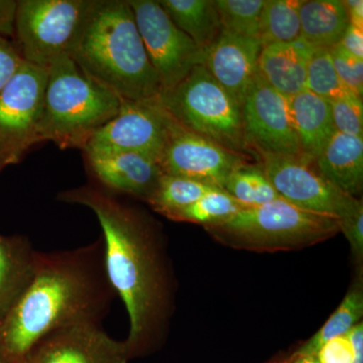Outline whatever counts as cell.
Returning <instances> with one entry per match:
<instances>
[{
    "instance_id": "1",
    "label": "cell",
    "mask_w": 363,
    "mask_h": 363,
    "mask_svg": "<svg viewBox=\"0 0 363 363\" xmlns=\"http://www.w3.org/2000/svg\"><path fill=\"white\" fill-rule=\"evenodd\" d=\"M59 199L94 212L101 225L105 267L130 317L131 357L159 338L171 312L172 286L161 241L145 218L99 188L66 191Z\"/></svg>"
},
{
    "instance_id": "2",
    "label": "cell",
    "mask_w": 363,
    "mask_h": 363,
    "mask_svg": "<svg viewBox=\"0 0 363 363\" xmlns=\"http://www.w3.org/2000/svg\"><path fill=\"white\" fill-rule=\"evenodd\" d=\"M116 296L102 238L75 250L39 252L32 279L0 320L2 350L11 363H21L50 334L100 323Z\"/></svg>"
},
{
    "instance_id": "3",
    "label": "cell",
    "mask_w": 363,
    "mask_h": 363,
    "mask_svg": "<svg viewBox=\"0 0 363 363\" xmlns=\"http://www.w3.org/2000/svg\"><path fill=\"white\" fill-rule=\"evenodd\" d=\"M69 56L121 101H143L162 93L128 0H95Z\"/></svg>"
},
{
    "instance_id": "4",
    "label": "cell",
    "mask_w": 363,
    "mask_h": 363,
    "mask_svg": "<svg viewBox=\"0 0 363 363\" xmlns=\"http://www.w3.org/2000/svg\"><path fill=\"white\" fill-rule=\"evenodd\" d=\"M121 104L118 97L88 78L69 55H63L48 67L40 142L83 150L93 135L116 116Z\"/></svg>"
},
{
    "instance_id": "5",
    "label": "cell",
    "mask_w": 363,
    "mask_h": 363,
    "mask_svg": "<svg viewBox=\"0 0 363 363\" xmlns=\"http://www.w3.org/2000/svg\"><path fill=\"white\" fill-rule=\"evenodd\" d=\"M204 227L219 242L253 252L312 247L340 233L337 217L308 211L283 198L243 208L225 220Z\"/></svg>"
},
{
    "instance_id": "6",
    "label": "cell",
    "mask_w": 363,
    "mask_h": 363,
    "mask_svg": "<svg viewBox=\"0 0 363 363\" xmlns=\"http://www.w3.org/2000/svg\"><path fill=\"white\" fill-rule=\"evenodd\" d=\"M177 123L225 149L252 156L245 142L242 111L238 100L197 65L180 83L157 96Z\"/></svg>"
},
{
    "instance_id": "7",
    "label": "cell",
    "mask_w": 363,
    "mask_h": 363,
    "mask_svg": "<svg viewBox=\"0 0 363 363\" xmlns=\"http://www.w3.org/2000/svg\"><path fill=\"white\" fill-rule=\"evenodd\" d=\"M95 0H18L14 18L16 49L23 61L48 68L69 55Z\"/></svg>"
},
{
    "instance_id": "8",
    "label": "cell",
    "mask_w": 363,
    "mask_h": 363,
    "mask_svg": "<svg viewBox=\"0 0 363 363\" xmlns=\"http://www.w3.org/2000/svg\"><path fill=\"white\" fill-rule=\"evenodd\" d=\"M48 68L23 61L0 91V172L40 143L39 124Z\"/></svg>"
},
{
    "instance_id": "9",
    "label": "cell",
    "mask_w": 363,
    "mask_h": 363,
    "mask_svg": "<svg viewBox=\"0 0 363 363\" xmlns=\"http://www.w3.org/2000/svg\"><path fill=\"white\" fill-rule=\"evenodd\" d=\"M145 51L162 91L180 83L197 65L204 50L177 28L157 0H128Z\"/></svg>"
},
{
    "instance_id": "10",
    "label": "cell",
    "mask_w": 363,
    "mask_h": 363,
    "mask_svg": "<svg viewBox=\"0 0 363 363\" xmlns=\"http://www.w3.org/2000/svg\"><path fill=\"white\" fill-rule=\"evenodd\" d=\"M257 162L279 197L298 208L342 218L360 202L329 183L314 160L300 156L260 155Z\"/></svg>"
},
{
    "instance_id": "11",
    "label": "cell",
    "mask_w": 363,
    "mask_h": 363,
    "mask_svg": "<svg viewBox=\"0 0 363 363\" xmlns=\"http://www.w3.org/2000/svg\"><path fill=\"white\" fill-rule=\"evenodd\" d=\"M171 116L157 97L143 101H123L116 117L86 143L89 155L142 152L157 159L166 145Z\"/></svg>"
},
{
    "instance_id": "12",
    "label": "cell",
    "mask_w": 363,
    "mask_h": 363,
    "mask_svg": "<svg viewBox=\"0 0 363 363\" xmlns=\"http://www.w3.org/2000/svg\"><path fill=\"white\" fill-rule=\"evenodd\" d=\"M245 142L252 156L302 154L288 98L255 73L241 104Z\"/></svg>"
},
{
    "instance_id": "13",
    "label": "cell",
    "mask_w": 363,
    "mask_h": 363,
    "mask_svg": "<svg viewBox=\"0 0 363 363\" xmlns=\"http://www.w3.org/2000/svg\"><path fill=\"white\" fill-rule=\"evenodd\" d=\"M245 162L247 157L187 130L173 117L159 160L164 175L184 177L221 189L227 176Z\"/></svg>"
},
{
    "instance_id": "14",
    "label": "cell",
    "mask_w": 363,
    "mask_h": 363,
    "mask_svg": "<svg viewBox=\"0 0 363 363\" xmlns=\"http://www.w3.org/2000/svg\"><path fill=\"white\" fill-rule=\"evenodd\" d=\"M125 341L112 338L100 323L72 325L40 341L21 363H128Z\"/></svg>"
},
{
    "instance_id": "15",
    "label": "cell",
    "mask_w": 363,
    "mask_h": 363,
    "mask_svg": "<svg viewBox=\"0 0 363 363\" xmlns=\"http://www.w3.org/2000/svg\"><path fill=\"white\" fill-rule=\"evenodd\" d=\"M262 49L259 40L222 30L204 50L202 65L241 105L257 73Z\"/></svg>"
},
{
    "instance_id": "16",
    "label": "cell",
    "mask_w": 363,
    "mask_h": 363,
    "mask_svg": "<svg viewBox=\"0 0 363 363\" xmlns=\"http://www.w3.org/2000/svg\"><path fill=\"white\" fill-rule=\"evenodd\" d=\"M90 168L104 191L147 202L164 175L156 157L142 152L89 155Z\"/></svg>"
},
{
    "instance_id": "17",
    "label": "cell",
    "mask_w": 363,
    "mask_h": 363,
    "mask_svg": "<svg viewBox=\"0 0 363 363\" xmlns=\"http://www.w3.org/2000/svg\"><path fill=\"white\" fill-rule=\"evenodd\" d=\"M314 48L303 40L262 47L257 74L286 98L306 89V78Z\"/></svg>"
},
{
    "instance_id": "18",
    "label": "cell",
    "mask_w": 363,
    "mask_h": 363,
    "mask_svg": "<svg viewBox=\"0 0 363 363\" xmlns=\"http://www.w3.org/2000/svg\"><path fill=\"white\" fill-rule=\"evenodd\" d=\"M318 172L345 194L358 198L363 186V138L335 131L315 160Z\"/></svg>"
},
{
    "instance_id": "19",
    "label": "cell",
    "mask_w": 363,
    "mask_h": 363,
    "mask_svg": "<svg viewBox=\"0 0 363 363\" xmlns=\"http://www.w3.org/2000/svg\"><path fill=\"white\" fill-rule=\"evenodd\" d=\"M288 101L302 154L315 161L336 131L330 104L307 89Z\"/></svg>"
},
{
    "instance_id": "20",
    "label": "cell",
    "mask_w": 363,
    "mask_h": 363,
    "mask_svg": "<svg viewBox=\"0 0 363 363\" xmlns=\"http://www.w3.org/2000/svg\"><path fill=\"white\" fill-rule=\"evenodd\" d=\"M38 253L26 238L0 235V320L32 279Z\"/></svg>"
},
{
    "instance_id": "21",
    "label": "cell",
    "mask_w": 363,
    "mask_h": 363,
    "mask_svg": "<svg viewBox=\"0 0 363 363\" xmlns=\"http://www.w3.org/2000/svg\"><path fill=\"white\" fill-rule=\"evenodd\" d=\"M350 25L342 0H303L301 4V40L314 49L339 44Z\"/></svg>"
},
{
    "instance_id": "22",
    "label": "cell",
    "mask_w": 363,
    "mask_h": 363,
    "mask_svg": "<svg viewBox=\"0 0 363 363\" xmlns=\"http://www.w3.org/2000/svg\"><path fill=\"white\" fill-rule=\"evenodd\" d=\"M177 28L200 49L209 47L221 33L218 11L213 0H159Z\"/></svg>"
},
{
    "instance_id": "23",
    "label": "cell",
    "mask_w": 363,
    "mask_h": 363,
    "mask_svg": "<svg viewBox=\"0 0 363 363\" xmlns=\"http://www.w3.org/2000/svg\"><path fill=\"white\" fill-rule=\"evenodd\" d=\"M362 279H357L350 289L337 309L329 317L326 323L294 353L293 357L317 354L327 341L346 335L363 316Z\"/></svg>"
},
{
    "instance_id": "24",
    "label": "cell",
    "mask_w": 363,
    "mask_h": 363,
    "mask_svg": "<svg viewBox=\"0 0 363 363\" xmlns=\"http://www.w3.org/2000/svg\"><path fill=\"white\" fill-rule=\"evenodd\" d=\"M303 0H266L260 16L262 47L301 40L300 6Z\"/></svg>"
},
{
    "instance_id": "25",
    "label": "cell",
    "mask_w": 363,
    "mask_h": 363,
    "mask_svg": "<svg viewBox=\"0 0 363 363\" xmlns=\"http://www.w3.org/2000/svg\"><path fill=\"white\" fill-rule=\"evenodd\" d=\"M216 189L221 188L184 177L164 174L147 203L157 213L169 218L176 212L190 206Z\"/></svg>"
},
{
    "instance_id": "26",
    "label": "cell",
    "mask_w": 363,
    "mask_h": 363,
    "mask_svg": "<svg viewBox=\"0 0 363 363\" xmlns=\"http://www.w3.org/2000/svg\"><path fill=\"white\" fill-rule=\"evenodd\" d=\"M222 189L245 208L259 206L281 198L259 162H245L234 169L227 176Z\"/></svg>"
},
{
    "instance_id": "27",
    "label": "cell",
    "mask_w": 363,
    "mask_h": 363,
    "mask_svg": "<svg viewBox=\"0 0 363 363\" xmlns=\"http://www.w3.org/2000/svg\"><path fill=\"white\" fill-rule=\"evenodd\" d=\"M243 208L245 207L236 201L233 196L222 189H216L203 196L190 206L176 212L169 219L206 226L225 220Z\"/></svg>"
},
{
    "instance_id": "28",
    "label": "cell",
    "mask_w": 363,
    "mask_h": 363,
    "mask_svg": "<svg viewBox=\"0 0 363 363\" xmlns=\"http://www.w3.org/2000/svg\"><path fill=\"white\" fill-rule=\"evenodd\" d=\"M266 0H214L222 30L257 39L260 16Z\"/></svg>"
},
{
    "instance_id": "29",
    "label": "cell",
    "mask_w": 363,
    "mask_h": 363,
    "mask_svg": "<svg viewBox=\"0 0 363 363\" xmlns=\"http://www.w3.org/2000/svg\"><path fill=\"white\" fill-rule=\"evenodd\" d=\"M306 89L328 101L351 93L339 79L329 49H314L313 51L307 69Z\"/></svg>"
},
{
    "instance_id": "30",
    "label": "cell",
    "mask_w": 363,
    "mask_h": 363,
    "mask_svg": "<svg viewBox=\"0 0 363 363\" xmlns=\"http://www.w3.org/2000/svg\"><path fill=\"white\" fill-rule=\"evenodd\" d=\"M319 363H363V323L346 335L327 341L317 352Z\"/></svg>"
},
{
    "instance_id": "31",
    "label": "cell",
    "mask_w": 363,
    "mask_h": 363,
    "mask_svg": "<svg viewBox=\"0 0 363 363\" xmlns=\"http://www.w3.org/2000/svg\"><path fill=\"white\" fill-rule=\"evenodd\" d=\"M329 104L335 130L343 135L363 138L362 98L350 93Z\"/></svg>"
},
{
    "instance_id": "32",
    "label": "cell",
    "mask_w": 363,
    "mask_h": 363,
    "mask_svg": "<svg viewBox=\"0 0 363 363\" xmlns=\"http://www.w3.org/2000/svg\"><path fill=\"white\" fill-rule=\"evenodd\" d=\"M329 51L341 82L351 93L362 98L363 60L352 56L339 44L332 47Z\"/></svg>"
},
{
    "instance_id": "33",
    "label": "cell",
    "mask_w": 363,
    "mask_h": 363,
    "mask_svg": "<svg viewBox=\"0 0 363 363\" xmlns=\"http://www.w3.org/2000/svg\"><path fill=\"white\" fill-rule=\"evenodd\" d=\"M340 233L344 234L350 245L351 252L358 264L363 259V203H358L354 209L339 219Z\"/></svg>"
},
{
    "instance_id": "34",
    "label": "cell",
    "mask_w": 363,
    "mask_h": 363,
    "mask_svg": "<svg viewBox=\"0 0 363 363\" xmlns=\"http://www.w3.org/2000/svg\"><path fill=\"white\" fill-rule=\"evenodd\" d=\"M23 59L16 45L7 38L0 35V91L20 69Z\"/></svg>"
},
{
    "instance_id": "35",
    "label": "cell",
    "mask_w": 363,
    "mask_h": 363,
    "mask_svg": "<svg viewBox=\"0 0 363 363\" xmlns=\"http://www.w3.org/2000/svg\"><path fill=\"white\" fill-rule=\"evenodd\" d=\"M18 0H0V35L13 38Z\"/></svg>"
},
{
    "instance_id": "36",
    "label": "cell",
    "mask_w": 363,
    "mask_h": 363,
    "mask_svg": "<svg viewBox=\"0 0 363 363\" xmlns=\"http://www.w3.org/2000/svg\"><path fill=\"white\" fill-rule=\"evenodd\" d=\"M339 45L352 56L363 60V30L350 25Z\"/></svg>"
},
{
    "instance_id": "37",
    "label": "cell",
    "mask_w": 363,
    "mask_h": 363,
    "mask_svg": "<svg viewBox=\"0 0 363 363\" xmlns=\"http://www.w3.org/2000/svg\"><path fill=\"white\" fill-rule=\"evenodd\" d=\"M350 25L363 30V1L362 0H343Z\"/></svg>"
},
{
    "instance_id": "38",
    "label": "cell",
    "mask_w": 363,
    "mask_h": 363,
    "mask_svg": "<svg viewBox=\"0 0 363 363\" xmlns=\"http://www.w3.org/2000/svg\"><path fill=\"white\" fill-rule=\"evenodd\" d=\"M289 363H319L317 354L301 355V357H292L289 359Z\"/></svg>"
},
{
    "instance_id": "39",
    "label": "cell",
    "mask_w": 363,
    "mask_h": 363,
    "mask_svg": "<svg viewBox=\"0 0 363 363\" xmlns=\"http://www.w3.org/2000/svg\"><path fill=\"white\" fill-rule=\"evenodd\" d=\"M0 363H11L9 358L6 357V353L2 350L1 344H0Z\"/></svg>"
},
{
    "instance_id": "40",
    "label": "cell",
    "mask_w": 363,
    "mask_h": 363,
    "mask_svg": "<svg viewBox=\"0 0 363 363\" xmlns=\"http://www.w3.org/2000/svg\"><path fill=\"white\" fill-rule=\"evenodd\" d=\"M279 363H289V360H286V362H279Z\"/></svg>"
}]
</instances>
